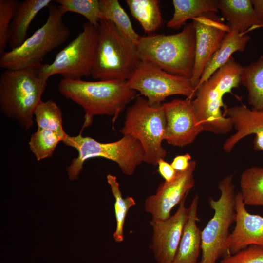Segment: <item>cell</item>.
<instances>
[{"mask_svg":"<svg viewBox=\"0 0 263 263\" xmlns=\"http://www.w3.org/2000/svg\"><path fill=\"white\" fill-rule=\"evenodd\" d=\"M58 88L65 97L83 109L81 134L92 124L95 115L113 116V125L120 113L136 95V91L128 86L127 81L122 80L90 81L62 78Z\"/></svg>","mask_w":263,"mask_h":263,"instance_id":"1","label":"cell"},{"mask_svg":"<svg viewBox=\"0 0 263 263\" xmlns=\"http://www.w3.org/2000/svg\"><path fill=\"white\" fill-rule=\"evenodd\" d=\"M141 62L154 65L170 74L190 79L195 55V31L191 22L179 33L140 37L134 44Z\"/></svg>","mask_w":263,"mask_h":263,"instance_id":"2","label":"cell"},{"mask_svg":"<svg viewBox=\"0 0 263 263\" xmlns=\"http://www.w3.org/2000/svg\"><path fill=\"white\" fill-rule=\"evenodd\" d=\"M48 78L38 67L6 70L0 77V107L4 115L28 130L33 125L35 110L41 100Z\"/></svg>","mask_w":263,"mask_h":263,"instance_id":"3","label":"cell"},{"mask_svg":"<svg viewBox=\"0 0 263 263\" xmlns=\"http://www.w3.org/2000/svg\"><path fill=\"white\" fill-rule=\"evenodd\" d=\"M243 66L232 56L196 89L193 99L194 109L204 131L217 134L229 132L233 127L230 119L225 116L221 108L224 95L239 87Z\"/></svg>","mask_w":263,"mask_h":263,"instance_id":"4","label":"cell"},{"mask_svg":"<svg viewBox=\"0 0 263 263\" xmlns=\"http://www.w3.org/2000/svg\"><path fill=\"white\" fill-rule=\"evenodd\" d=\"M91 76L98 80L130 79L141 62L134 44L110 21L100 20Z\"/></svg>","mask_w":263,"mask_h":263,"instance_id":"5","label":"cell"},{"mask_svg":"<svg viewBox=\"0 0 263 263\" xmlns=\"http://www.w3.org/2000/svg\"><path fill=\"white\" fill-rule=\"evenodd\" d=\"M47 7L48 17L45 23L20 46L0 55L1 68L18 70L38 67L48 53L68 40L71 32L63 21L65 13L52 2Z\"/></svg>","mask_w":263,"mask_h":263,"instance_id":"6","label":"cell"},{"mask_svg":"<svg viewBox=\"0 0 263 263\" xmlns=\"http://www.w3.org/2000/svg\"><path fill=\"white\" fill-rule=\"evenodd\" d=\"M67 146L78 151L67 168L69 178L75 180L81 172L84 162L90 158L101 157L117 163L125 175H132L136 168L144 162V151L140 142L128 135L123 136L118 141L101 143L90 137H83L81 133L75 136L67 135L62 141Z\"/></svg>","mask_w":263,"mask_h":263,"instance_id":"7","label":"cell"},{"mask_svg":"<svg viewBox=\"0 0 263 263\" xmlns=\"http://www.w3.org/2000/svg\"><path fill=\"white\" fill-rule=\"evenodd\" d=\"M123 136L137 139L144 151V162L156 166L164 159L167 151L162 146L165 140L166 120L162 103L151 105L147 99L137 98L126 111L124 126L120 130Z\"/></svg>","mask_w":263,"mask_h":263,"instance_id":"8","label":"cell"},{"mask_svg":"<svg viewBox=\"0 0 263 263\" xmlns=\"http://www.w3.org/2000/svg\"><path fill=\"white\" fill-rule=\"evenodd\" d=\"M232 175H229L218 183L221 195L218 200L208 198L214 211L213 217L201 230L202 256L199 263H216L221 257L229 255L226 247L229 228L235 222V186Z\"/></svg>","mask_w":263,"mask_h":263,"instance_id":"9","label":"cell"},{"mask_svg":"<svg viewBox=\"0 0 263 263\" xmlns=\"http://www.w3.org/2000/svg\"><path fill=\"white\" fill-rule=\"evenodd\" d=\"M97 40V29L90 23L56 56L52 63L42 64L39 70L45 77L59 75L63 79L81 80L91 75Z\"/></svg>","mask_w":263,"mask_h":263,"instance_id":"10","label":"cell"},{"mask_svg":"<svg viewBox=\"0 0 263 263\" xmlns=\"http://www.w3.org/2000/svg\"><path fill=\"white\" fill-rule=\"evenodd\" d=\"M127 84L147 97L151 105L162 104L167 97L173 95H182L193 99L196 93L190 79L170 74L144 62L140 63Z\"/></svg>","mask_w":263,"mask_h":263,"instance_id":"11","label":"cell"},{"mask_svg":"<svg viewBox=\"0 0 263 263\" xmlns=\"http://www.w3.org/2000/svg\"><path fill=\"white\" fill-rule=\"evenodd\" d=\"M192 22L195 31V55L190 81L195 89L206 65L220 46L230 28L214 12L204 14L193 19Z\"/></svg>","mask_w":263,"mask_h":263,"instance_id":"12","label":"cell"},{"mask_svg":"<svg viewBox=\"0 0 263 263\" xmlns=\"http://www.w3.org/2000/svg\"><path fill=\"white\" fill-rule=\"evenodd\" d=\"M196 164L195 161L191 160L186 170L177 171L171 181L161 183L155 194L146 199L145 210L151 215V220L162 221L169 219L172 208L186 199L195 183L193 173Z\"/></svg>","mask_w":263,"mask_h":263,"instance_id":"13","label":"cell"},{"mask_svg":"<svg viewBox=\"0 0 263 263\" xmlns=\"http://www.w3.org/2000/svg\"><path fill=\"white\" fill-rule=\"evenodd\" d=\"M162 105L166 120L165 141L169 144L179 147L189 145L204 131L193 99H176Z\"/></svg>","mask_w":263,"mask_h":263,"instance_id":"14","label":"cell"},{"mask_svg":"<svg viewBox=\"0 0 263 263\" xmlns=\"http://www.w3.org/2000/svg\"><path fill=\"white\" fill-rule=\"evenodd\" d=\"M185 200L179 204L175 213L162 221L150 220L153 234L150 248L157 263H172L176 254L189 208L185 205Z\"/></svg>","mask_w":263,"mask_h":263,"instance_id":"15","label":"cell"},{"mask_svg":"<svg viewBox=\"0 0 263 263\" xmlns=\"http://www.w3.org/2000/svg\"><path fill=\"white\" fill-rule=\"evenodd\" d=\"M235 226L226 243L229 254L251 245L263 247V217L249 213L240 192L235 194Z\"/></svg>","mask_w":263,"mask_h":263,"instance_id":"16","label":"cell"},{"mask_svg":"<svg viewBox=\"0 0 263 263\" xmlns=\"http://www.w3.org/2000/svg\"><path fill=\"white\" fill-rule=\"evenodd\" d=\"M224 115L229 118L236 132L228 138L223 146L225 151L230 152L242 139L255 134L253 148L263 151V110L249 109L242 104L224 109Z\"/></svg>","mask_w":263,"mask_h":263,"instance_id":"17","label":"cell"},{"mask_svg":"<svg viewBox=\"0 0 263 263\" xmlns=\"http://www.w3.org/2000/svg\"><path fill=\"white\" fill-rule=\"evenodd\" d=\"M216 5L230 29L240 34H245L252 28L263 27V20L251 0H216Z\"/></svg>","mask_w":263,"mask_h":263,"instance_id":"18","label":"cell"},{"mask_svg":"<svg viewBox=\"0 0 263 263\" xmlns=\"http://www.w3.org/2000/svg\"><path fill=\"white\" fill-rule=\"evenodd\" d=\"M199 197L196 195L189 207V214L182 238L172 263H199L198 258L201 250V230L196 222Z\"/></svg>","mask_w":263,"mask_h":263,"instance_id":"19","label":"cell"},{"mask_svg":"<svg viewBox=\"0 0 263 263\" xmlns=\"http://www.w3.org/2000/svg\"><path fill=\"white\" fill-rule=\"evenodd\" d=\"M52 2L51 0H25L20 2L10 25L8 44L11 49L19 47L25 41L34 19Z\"/></svg>","mask_w":263,"mask_h":263,"instance_id":"20","label":"cell"},{"mask_svg":"<svg viewBox=\"0 0 263 263\" xmlns=\"http://www.w3.org/2000/svg\"><path fill=\"white\" fill-rule=\"evenodd\" d=\"M250 39L249 36L240 34L237 31L230 29L220 46L206 65L195 91L199 85L226 63L233 53L237 51H244Z\"/></svg>","mask_w":263,"mask_h":263,"instance_id":"21","label":"cell"},{"mask_svg":"<svg viewBox=\"0 0 263 263\" xmlns=\"http://www.w3.org/2000/svg\"><path fill=\"white\" fill-rule=\"evenodd\" d=\"M174 13L167 26L177 30L186 25V21L204 14L217 13L216 0H173Z\"/></svg>","mask_w":263,"mask_h":263,"instance_id":"22","label":"cell"},{"mask_svg":"<svg viewBox=\"0 0 263 263\" xmlns=\"http://www.w3.org/2000/svg\"><path fill=\"white\" fill-rule=\"evenodd\" d=\"M240 83L246 88L252 108L263 110V55L255 62L243 66Z\"/></svg>","mask_w":263,"mask_h":263,"instance_id":"23","label":"cell"},{"mask_svg":"<svg viewBox=\"0 0 263 263\" xmlns=\"http://www.w3.org/2000/svg\"><path fill=\"white\" fill-rule=\"evenodd\" d=\"M132 16L150 35L158 30L163 19L158 0H126Z\"/></svg>","mask_w":263,"mask_h":263,"instance_id":"24","label":"cell"},{"mask_svg":"<svg viewBox=\"0 0 263 263\" xmlns=\"http://www.w3.org/2000/svg\"><path fill=\"white\" fill-rule=\"evenodd\" d=\"M103 19L111 21L128 40L135 44L140 36L134 30L131 20L118 0H99Z\"/></svg>","mask_w":263,"mask_h":263,"instance_id":"25","label":"cell"},{"mask_svg":"<svg viewBox=\"0 0 263 263\" xmlns=\"http://www.w3.org/2000/svg\"><path fill=\"white\" fill-rule=\"evenodd\" d=\"M241 194L244 204L263 206V168L252 166L244 171L240 179Z\"/></svg>","mask_w":263,"mask_h":263,"instance_id":"26","label":"cell"},{"mask_svg":"<svg viewBox=\"0 0 263 263\" xmlns=\"http://www.w3.org/2000/svg\"><path fill=\"white\" fill-rule=\"evenodd\" d=\"M34 115L38 129L55 132L64 139L68 135L63 128L61 109L52 100L41 101L35 110Z\"/></svg>","mask_w":263,"mask_h":263,"instance_id":"27","label":"cell"},{"mask_svg":"<svg viewBox=\"0 0 263 263\" xmlns=\"http://www.w3.org/2000/svg\"><path fill=\"white\" fill-rule=\"evenodd\" d=\"M107 180L115 198L114 211L116 226L113 235V238L116 242L119 243L124 240V226L126 216L130 208L135 205L136 203L132 197H122L116 176L108 174Z\"/></svg>","mask_w":263,"mask_h":263,"instance_id":"28","label":"cell"},{"mask_svg":"<svg viewBox=\"0 0 263 263\" xmlns=\"http://www.w3.org/2000/svg\"><path fill=\"white\" fill-rule=\"evenodd\" d=\"M64 139L51 130L38 129L30 137L29 146L37 160L51 157L57 144Z\"/></svg>","mask_w":263,"mask_h":263,"instance_id":"29","label":"cell"},{"mask_svg":"<svg viewBox=\"0 0 263 263\" xmlns=\"http://www.w3.org/2000/svg\"><path fill=\"white\" fill-rule=\"evenodd\" d=\"M56 2L65 13L73 12L79 14L95 26L103 19L99 0H56Z\"/></svg>","mask_w":263,"mask_h":263,"instance_id":"30","label":"cell"},{"mask_svg":"<svg viewBox=\"0 0 263 263\" xmlns=\"http://www.w3.org/2000/svg\"><path fill=\"white\" fill-rule=\"evenodd\" d=\"M19 0H0V55L4 52L9 41L10 25L17 8Z\"/></svg>","mask_w":263,"mask_h":263,"instance_id":"31","label":"cell"},{"mask_svg":"<svg viewBox=\"0 0 263 263\" xmlns=\"http://www.w3.org/2000/svg\"><path fill=\"white\" fill-rule=\"evenodd\" d=\"M220 263H263V247L249 246L224 257Z\"/></svg>","mask_w":263,"mask_h":263,"instance_id":"32","label":"cell"},{"mask_svg":"<svg viewBox=\"0 0 263 263\" xmlns=\"http://www.w3.org/2000/svg\"><path fill=\"white\" fill-rule=\"evenodd\" d=\"M158 171L166 182H169L174 178L177 171L172 165L165 161L163 159H160L158 162Z\"/></svg>","mask_w":263,"mask_h":263,"instance_id":"33","label":"cell"},{"mask_svg":"<svg viewBox=\"0 0 263 263\" xmlns=\"http://www.w3.org/2000/svg\"><path fill=\"white\" fill-rule=\"evenodd\" d=\"M191 159L188 153L178 155L174 158L171 165L177 171H183L188 168Z\"/></svg>","mask_w":263,"mask_h":263,"instance_id":"34","label":"cell"},{"mask_svg":"<svg viewBox=\"0 0 263 263\" xmlns=\"http://www.w3.org/2000/svg\"><path fill=\"white\" fill-rule=\"evenodd\" d=\"M251 1L256 12L263 20V0H251Z\"/></svg>","mask_w":263,"mask_h":263,"instance_id":"35","label":"cell"}]
</instances>
